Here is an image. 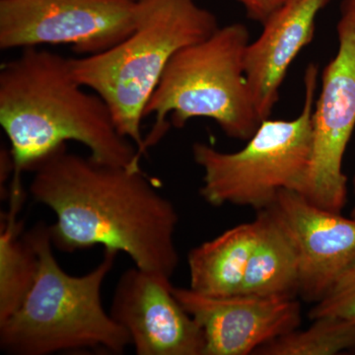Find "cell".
I'll return each instance as SVG.
<instances>
[{
  "label": "cell",
  "instance_id": "1",
  "mask_svg": "<svg viewBox=\"0 0 355 355\" xmlns=\"http://www.w3.org/2000/svg\"><path fill=\"white\" fill-rule=\"evenodd\" d=\"M29 193L55 212L53 247L73 253L96 245L125 253L140 270L171 279L179 266L171 200L140 169L106 164L58 147L30 168Z\"/></svg>",
  "mask_w": 355,
  "mask_h": 355
},
{
  "label": "cell",
  "instance_id": "2",
  "mask_svg": "<svg viewBox=\"0 0 355 355\" xmlns=\"http://www.w3.org/2000/svg\"><path fill=\"white\" fill-rule=\"evenodd\" d=\"M76 80L70 58L27 48L0 70V125L10 142V191L37 161L67 141L106 164L140 169L139 148L121 135L104 100Z\"/></svg>",
  "mask_w": 355,
  "mask_h": 355
},
{
  "label": "cell",
  "instance_id": "3",
  "mask_svg": "<svg viewBox=\"0 0 355 355\" xmlns=\"http://www.w3.org/2000/svg\"><path fill=\"white\" fill-rule=\"evenodd\" d=\"M39 254V272L19 309L0 323V349L10 355H49L100 349L123 354L132 345L128 331L103 307L102 286L119 252L105 249L94 270L73 277L53 254L50 229H30Z\"/></svg>",
  "mask_w": 355,
  "mask_h": 355
},
{
  "label": "cell",
  "instance_id": "4",
  "mask_svg": "<svg viewBox=\"0 0 355 355\" xmlns=\"http://www.w3.org/2000/svg\"><path fill=\"white\" fill-rule=\"evenodd\" d=\"M135 31L109 50L70 58L72 73L104 100L121 135L144 155L141 121L163 72L178 51L218 29L216 16L196 0H139Z\"/></svg>",
  "mask_w": 355,
  "mask_h": 355
},
{
  "label": "cell",
  "instance_id": "5",
  "mask_svg": "<svg viewBox=\"0 0 355 355\" xmlns=\"http://www.w3.org/2000/svg\"><path fill=\"white\" fill-rule=\"evenodd\" d=\"M249 43L246 26L233 23L173 55L144 110V118L154 116L155 123L144 139V154L170 125L182 128L193 118L211 119L230 139L253 137L261 121L245 74Z\"/></svg>",
  "mask_w": 355,
  "mask_h": 355
},
{
  "label": "cell",
  "instance_id": "6",
  "mask_svg": "<svg viewBox=\"0 0 355 355\" xmlns=\"http://www.w3.org/2000/svg\"><path fill=\"white\" fill-rule=\"evenodd\" d=\"M319 69L311 64L304 76V103L293 120H266L247 146L236 153H222L209 144L191 147L195 162L202 168L200 193L214 207L225 205L268 209L282 190L300 193L312 153V116Z\"/></svg>",
  "mask_w": 355,
  "mask_h": 355
},
{
  "label": "cell",
  "instance_id": "7",
  "mask_svg": "<svg viewBox=\"0 0 355 355\" xmlns=\"http://www.w3.org/2000/svg\"><path fill=\"white\" fill-rule=\"evenodd\" d=\"M139 15V0H0V49L69 44L96 55L128 38Z\"/></svg>",
  "mask_w": 355,
  "mask_h": 355
},
{
  "label": "cell",
  "instance_id": "8",
  "mask_svg": "<svg viewBox=\"0 0 355 355\" xmlns=\"http://www.w3.org/2000/svg\"><path fill=\"white\" fill-rule=\"evenodd\" d=\"M338 51L322 76L312 116V153L300 193L313 205L342 214L347 200L343 160L355 128V19L342 11Z\"/></svg>",
  "mask_w": 355,
  "mask_h": 355
},
{
  "label": "cell",
  "instance_id": "9",
  "mask_svg": "<svg viewBox=\"0 0 355 355\" xmlns=\"http://www.w3.org/2000/svg\"><path fill=\"white\" fill-rule=\"evenodd\" d=\"M109 313L128 331L137 355H205V334L175 297L171 279L128 268Z\"/></svg>",
  "mask_w": 355,
  "mask_h": 355
},
{
  "label": "cell",
  "instance_id": "10",
  "mask_svg": "<svg viewBox=\"0 0 355 355\" xmlns=\"http://www.w3.org/2000/svg\"><path fill=\"white\" fill-rule=\"evenodd\" d=\"M175 297L205 334V355H247L296 330L301 307L295 298L239 293L212 297L172 286Z\"/></svg>",
  "mask_w": 355,
  "mask_h": 355
},
{
  "label": "cell",
  "instance_id": "11",
  "mask_svg": "<svg viewBox=\"0 0 355 355\" xmlns=\"http://www.w3.org/2000/svg\"><path fill=\"white\" fill-rule=\"evenodd\" d=\"M291 238L299 265V295L317 303L355 263V219L317 207L292 190L268 209Z\"/></svg>",
  "mask_w": 355,
  "mask_h": 355
},
{
  "label": "cell",
  "instance_id": "12",
  "mask_svg": "<svg viewBox=\"0 0 355 355\" xmlns=\"http://www.w3.org/2000/svg\"><path fill=\"white\" fill-rule=\"evenodd\" d=\"M333 0H287L263 23L258 39L250 42L245 74L261 121L270 118L287 70L313 41L318 15Z\"/></svg>",
  "mask_w": 355,
  "mask_h": 355
},
{
  "label": "cell",
  "instance_id": "13",
  "mask_svg": "<svg viewBox=\"0 0 355 355\" xmlns=\"http://www.w3.org/2000/svg\"><path fill=\"white\" fill-rule=\"evenodd\" d=\"M260 228L257 216L254 221L228 229L191 249L188 254L190 288L212 297L239 294Z\"/></svg>",
  "mask_w": 355,
  "mask_h": 355
},
{
  "label": "cell",
  "instance_id": "14",
  "mask_svg": "<svg viewBox=\"0 0 355 355\" xmlns=\"http://www.w3.org/2000/svg\"><path fill=\"white\" fill-rule=\"evenodd\" d=\"M260 233L248 263L240 293L273 297L299 295L297 254L270 210L258 211Z\"/></svg>",
  "mask_w": 355,
  "mask_h": 355
},
{
  "label": "cell",
  "instance_id": "15",
  "mask_svg": "<svg viewBox=\"0 0 355 355\" xmlns=\"http://www.w3.org/2000/svg\"><path fill=\"white\" fill-rule=\"evenodd\" d=\"M19 200L10 209L0 233V323L12 316L24 302L39 272V254L29 231L17 221Z\"/></svg>",
  "mask_w": 355,
  "mask_h": 355
},
{
  "label": "cell",
  "instance_id": "16",
  "mask_svg": "<svg viewBox=\"0 0 355 355\" xmlns=\"http://www.w3.org/2000/svg\"><path fill=\"white\" fill-rule=\"evenodd\" d=\"M305 331L293 330L270 340L254 354L334 355L355 349V322L323 316Z\"/></svg>",
  "mask_w": 355,
  "mask_h": 355
},
{
  "label": "cell",
  "instance_id": "17",
  "mask_svg": "<svg viewBox=\"0 0 355 355\" xmlns=\"http://www.w3.org/2000/svg\"><path fill=\"white\" fill-rule=\"evenodd\" d=\"M323 316L355 322V263L338 277L328 293L310 310L311 320Z\"/></svg>",
  "mask_w": 355,
  "mask_h": 355
},
{
  "label": "cell",
  "instance_id": "18",
  "mask_svg": "<svg viewBox=\"0 0 355 355\" xmlns=\"http://www.w3.org/2000/svg\"><path fill=\"white\" fill-rule=\"evenodd\" d=\"M237 1L245 7L250 19L263 24L273 12L286 3L287 0H237Z\"/></svg>",
  "mask_w": 355,
  "mask_h": 355
},
{
  "label": "cell",
  "instance_id": "19",
  "mask_svg": "<svg viewBox=\"0 0 355 355\" xmlns=\"http://www.w3.org/2000/svg\"><path fill=\"white\" fill-rule=\"evenodd\" d=\"M342 11L349 13L355 19V0H343Z\"/></svg>",
  "mask_w": 355,
  "mask_h": 355
},
{
  "label": "cell",
  "instance_id": "20",
  "mask_svg": "<svg viewBox=\"0 0 355 355\" xmlns=\"http://www.w3.org/2000/svg\"><path fill=\"white\" fill-rule=\"evenodd\" d=\"M354 196H355V177L354 180ZM350 217L355 219V200L354 207H352V212H350Z\"/></svg>",
  "mask_w": 355,
  "mask_h": 355
}]
</instances>
